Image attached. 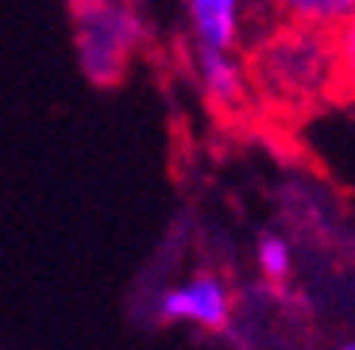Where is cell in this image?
<instances>
[{"mask_svg": "<svg viewBox=\"0 0 355 350\" xmlns=\"http://www.w3.org/2000/svg\"><path fill=\"white\" fill-rule=\"evenodd\" d=\"M340 350H355V339H352V342H344V347H340Z\"/></svg>", "mask_w": 355, "mask_h": 350, "instance_id": "30bf717a", "label": "cell"}, {"mask_svg": "<svg viewBox=\"0 0 355 350\" xmlns=\"http://www.w3.org/2000/svg\"><path fill=\"white\" fill-rule=\"evenodd\" d=\"M73 8L78 66L93 85H116L132 70V58L147 39L135 0H81Z\"/></svg>", "mask_w": 355, "mask_h": 350, "instance_id": "7a4b0ae2", "label": "cell"}, {"mask_svg": "<svg viewBox=\"0 0 355 350\" xmlns=\"http://www.w3.org/2000/svg\"><path fill=\"white\" fill-rule=\"evenodd\" d=\"M275 19H290L317 31H336L347 16L355 12V0H266Z\"/></svg>", "mask_w": 355, "mask_h": 350, "instance_id": "52a82bcc", "label": "cell"}, {"mask_svg": "<svg viewBox=\"0 0 355 350\" xmlns=\"http://www.w3.org/2000/svg\"><path fill=\"white\" fill-rule=\"evenodd\" d=\"M255 4L259 0H186L189 46L243 54L255 31Z\"/></svg>", "mask_w": 355, "mask_h": 350, "instance_id": "8992f818", "label": "cell"}, {"mask_svg": "<svg viewBox=\"0 0 355 350\" xmlns=\"http://www.w3.org/2000/svg\"><path fill=\"white\" fill-rule=\"evenodd\" d=\"M189 70L197 77V89H201L205 104L213 108V112H220L224 120H243L248 112H255V93H251L243 54L189 46Z\"/></svg>", "mask_w": 355, "mask_h": 350, "instance_id": "5b68a950", "label": "cell"}, {"mask_svg": "<svg viewBox=\"0 0 355 350\" xmlns=\"http://www.w3.org/2000/svg\"><path fill=\"white\" fill-rule=\"evenodd\" d=\"M243 62H248L255 108L278 112L290 127L336 97L332 31L275 19L243 46Z\"/></svg>", "mask_w": 355, "mask_h": 350, "instance_id": "6da1fadb", "label": "cell"}, {"mask_svg": "<svg viewBox=\"0 0 355 350\" xmlns=\"http://www.w3.org/2000/svg\"><path fill=\"white\" fill-rule=\"evenodd\" d=\"M159 320L166 324H189L201 331H224L236 315V297H232L228 281L220 273H193V277L170 285L159 297Z\"/></svg>", "mask_w": 355, "mask_h": 350, "instance_id": "277c9868", "label": "cell"}, {"mask_svg": "<svg viewBox=\"0 0 355 350\" xmlns=\"http://www.w3.org/2000/svg\"><path fill=\"white\" fill-rule=\"evenodd\" d=\"M336 54V97H355V12L332 31Z\"/></svg>", "mask_w": 355, "mask_h": 350, "instance_id": "9c48e42d", "label": "cell"}, {"mask_svg": "<svg viewBox=\"0 0 355 350\" xmlns=\"http://www.w3.org/2000/svg\"><path fill=\"white\" fill-rule=\"evenodd\" d=\"M255 266H259V273H263L270 285H286V281L293 277V246H290V239L278 235V231L259 235V243H255Z\"/></svg>", "mask_w": 355, "mask_h": 350, "instance_id": "ba28073f", "label": "cell"}, {"mask_svg": "<svg viewBox=\"0 0 355 350\" xmlns=\"http://www.w3.org/2000/svg\"><path fill=\"white\" fill-rule=\"evenodd\" d=\"M70 4H81V0H70Z\"/></svg>", "mask_w": 355, "mask_h": 350, "instance_id": "8fae6325", "label": "cell"}, {"mask_svg": "<svg viewBox=\"0 0 355 350\" xmlns=\"http://www.w3.org/2000/svg\"><path fill=\"white\" fill-rule=\"evenodd\" d=\"M305 150L344 185H355V97H332L293 123Z\"/></svg>", "mask_w": 355, "mask_h": 350, "instance_id": "3957f363", "label": "cell"}]
</instances>
